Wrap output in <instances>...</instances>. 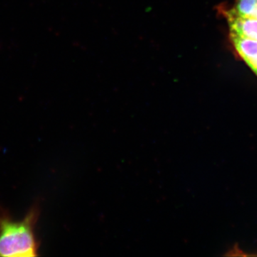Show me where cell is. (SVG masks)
<instances>
[{"label": "cell", "instance_id": "6da1fadb", "mask_svg": "<svg viewBox=\"0 0 257 257\" xmlns=\"http://www.w3.org/2000/svg\"><path fill=\"white\" fill-rule=\"evenodd\" d=\"M40 213L39 206L34 205L23 219L16 220L0 207V256H38L40 243L35 226Z\"/></svg>", "mask_w": 257, "mask_h": 257}, {"label": "cell", "instance_id": "7a4b0ae2", "mask_svg": "<svg viewBox=\"0 0 257 257\" xmlns=\"http://www.w3.org/2000/svg\"><path fill=\"white\" fill-rule=\"evenodd\" d=\"M217 11L226 20L229 33L243 38L257 40V19L243 16L231 7L225 4L219 5Z\"/></svg>", "mask_w": 257, "mask_h": 257}, {"label": "cell", "instance_id": "3957f363", "mask_svg": "<svg viewBox=\"0 0 257 257\" xmlns=\"http://www.w3.org/2000/svg\"><path fill=\"white\" fill-rule=\"evenodd\" d=\"M229 37L235 52L257 77V40L243 38L231 33H229Z\"/></svg>", "mask_w": 257, "mask_h": 257}, {"label": "cell", "instance_id": "277c9868", "mask_svg": "<svg viewBox=\"0 0 257 257\" xmlns=\"http://www.w3.org/2000/svg\"><path fill=\"white\" fill-rule=\"evenodd\" d=\"M231 8L243 16L257 19V0H234Z\"/></svg>", "mask_w": 257, "mask_h": 257}]
</instances>
